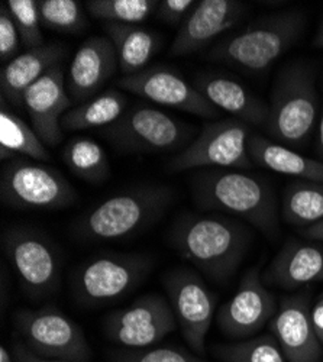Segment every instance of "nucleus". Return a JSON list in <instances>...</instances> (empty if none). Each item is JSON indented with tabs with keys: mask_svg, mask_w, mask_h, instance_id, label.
Segmentation results:
<instances>
[{
	"mask_svg": "<svg viewBox=\"0 0 323 362\" xmlns=\"http://www.w3.org/2000/svg\"><path fill=\"white\" fill-rule=\"evenodd\" d=\"M2 98V110H0V158L9 161L16 156H26L33 160L48 161L49 154L35 134L23 120L15 115Z\"/></svg>",
	"mask_w": 323,
	"mask_h": 362,
	"instance_id": "26",
	"label": "nucleus"
},
{
	"mask_svg": "<svg viewBox=\"0 0 323 362\" xmlns=\"http://www.w3.org/2000/svg\"><path fill=\"white\" fill-rule=\"evenodd\" d=\"M283 218L291 226L305 229L323 219V183L298 180L283 193Z\"/></svg>",
	"mask_w": 323,
	"mask_h": 362,
	"instance_id": "27",
	"label": "nucleus"
},
{
	"mask_svg": "<svg viewBox=\"0 0 323 362\" xmlns=\"http://www.w3.org/2000/svg\"><path fill=\"white\" fill-rule=\"evenodd\" d=\"M117 86L161 106L208 119L219 115V110L193 84L165 66L146 67L136 74L122 76L117 80Z\"/></svg>",
	"mask_w": 323,
	"mask_h": 362,
	"instance_id": "14",
	"label": "nucleus"
},
{
	"mask_svg": "<svg viewBox=\"0 0 323 362\" xmlns=\"http://www.w3.org/2000/svg\"><path fill=\"white\" fill-rule=\"evenodd\" d=\"M4 248L29 297H47L60 286V252L42 232L28 226H13L4 235Z\"/></svg>",
	"mask_w": 323,
	"mask_h": 362,
	"instance_id": "8",
	"label": "nucleus"
},
{
	"mask_svg": "<svg viewBox=\"0 0 323 362\" xmlns=\"http://www.w3.org/2000/svg\"><path fill=\"white\" fill-rule=\"evenodd\" d=\"M112 362H211L179 348L119 349L110 354Z\"/></svg>",
	"mask_w": 323,
	"mask_h": 362,
	"instance_id": "33",
	"label": "nucleus"
},
{
	"mask_svg": "<svg viewBox=\"0 0 323 362\" xmlns=\"http://www.w3.org/2000/svg\"><path fill=\"white\" fill-rule=\"evenodd\" d=\"M12 352H13L16 362H70V361H63V359H49V358L38 356L29 351L22 341L13 344Z\"/></svg>",
	"mask_w": 323,
	"mask_h": 362,
	"instance_id": "36",
	"label": "nucleus"
},
{
	"mask_svg": "<svg viewBox=\"0 0 323 362\" xmlns=\"http://www.w3.org/2000/svg\"><path fill=\"white\" fill-rule=\"evenodd\" d=\"M15 21L20 42L29 49L45 45L41 33V18L35 0H9L6 4Z\"/></svg>",
	"mask_w": 323,
	"mask_h": 362,
	"instance_id": "32",
	"label": "nucleus"
},
{
	"mask_svg": "<svg viewBox=\"0 0 323 362\" xmlns=\"http://www.w3.org/2000/svg\"><path fill=\"white\" fill-rule=\"evenodd\" d=\"M302 236L312 239V240H319V243H323V219L319 221L317 223L307 226L305 229H300Z\"/></svg>",
	"mask_w": 323,
	"mask_h": 362,
	"instance_id": "38",
	"label": "nucleus"
},
{
	"mask_svg": "<svg viewBox=\"0 0 323 362\" xmlns=\"http://www.w3.org/2000/svg\"><path fill=\"white\" fill-rule=\"evenodd\" d=\"M251 240L249 228L218 215H183L170 230L172 248L218 283H225L235 274Z\"/></svg>",
	"mask_w": 323,
	"mask_h": 362,
	"instance_id": "1",
	"label": "nucleus"
},
{
	"mask_svg": "<svg viewBox=\"0 0 323 362\" xmlns=\"http://www.w3.org/2000/svg\"><path fill=\"white\" fill-rule=\"evenodd\" d=\"M249 136L251 127L242 120L209 122L190 145L170 161V171L180 173L204 167L247 170L252 165L248 154Z\"/></svg>",
	"mask_w": 323,
	"mask_h": 362,
	"instance_id": "11",
	"label": "nucleus"
},
{
	"mask_svg": "<svg viewBox=\"0 0 323 362\" xmlns=\"http://www.w3.org/2000/svg\"><path fill=\"white\" fill-rule=\"evenodd\" d=\"M192 193L203 210L238 216L270 239L280 233L276 194L258 177L238 171H201L192 177Z\"/></svg>",
	"mask_w": 323,
	"mask_h": 362,
	"instance_id": "2",
	"label": "nucleus"
},
{
	"mask_svg": "<svg viewBox=\"0 0 323 362\" xmlns=\"http://www.w3.org/2000/svg\"><path fill=\"white\" fill-rule=\"evenodd\" d=\"M153 259L143 254H100L74 273L73 293L84 308L114 303L135 290L150 274Z\"/></svg>",
	"mask_w": 323,
	"mask_h": 362,
	"instance_id": "6",
	"label": "nucleus"
},
{
	"mask_svg": "<svg viewBox=\"0 0 323 362\" xmlns=\"http://www.w3.org/2000/svg\"><path fill=\"white\" fill-rule=\"evenodd\" d=\"M20 37L15 21L6 4L0 6V58L4 63H9L15 58L19 49Z\"/></svg>",
	"mask_w": 323,
	"mask_h": 362,
	"instance_id": "34",
	"label": "nucleus"
},
{
	"mask_svg": "<svg viewBox=\"0 0 323 362\" xmlns=\"http://www.w3.org/2000/svg\"><path fill=\"white\" fill-rule=\"evenodd\" d=\"M316 153L320 157V161H323V109L319 119V127H317V142H316Z\"/></svg>",
	"mask_w": 323,
	"mask_h": 362,
	"instance_id": "39",
	"label": "nucleus"
},
{
	"mask_svg": "<svg viewBox=\"0 0 323 362\" xmlns=\"http://www.w3.org/2000/svg\"><path fill=\"white\" fill-rule=\"evenodd\" d=\"M63 160L69 170L87 183L99 185L110 175V167L105 149L93 139L77 136L67 142Z\"/></svg>",
	"mask_w": 323,
	"mask_h": 362,
	"instance_id": "28",
	"label": "nucleus"
},
{
	"mask_svg": "<svg viewBox=\"0 0 323 362\" xmlns=\"http://www.w3.org/2000/svg\"><path fill=\"white\" fill-rule=\"evenodd\" d=\"M66 74L61 66L52 67L44 77L26 90L23 106L31 117L33 129L47 146L63 141L61 117L71 109Z\"/></svg>",
	"mask_w": 323,
	"mask_h": 362,
	"instance_id": "18",
	"label": "nucleus"
},
{
	"mask_svg": "<svg viewBox=\"0 0 323 362\" xmlns=\"http://www.w3.org/2000/svg\"><path fill=\"white\" fill-rule=\"evenodd\" d=\"M103 327L110 342L125 349H145L171 334L177 327V319L165 297L150 293L110 313Z\"/></svg>",
	"mask_w": 323,
	"mask_h": 362,
	"instance_id": "13",
	"label": "nucleus"
},
{
	"mask_svg": "<svg viewBox=\"0 0 323 362\" xmlns=\"http://www.w3.org/2000/svg\"><path fill=\"white\" fill-rule=\"evenodd\" d=\"M315 74L307 64L295 63L277 76L264 131L271 141L287 148H305L317 122Z\"/></svg>",
	"mask_w": 323,
	"mask_h": 362,
	"instance_id": "5",
	"label": "nucleus"
},
{
	"mask_svg": "<svg viewBox=\"0 0 323 362\" xmlns=\"http://www.w3.org/2000/svg\"><path fill=\"white\" fill-rule=\"evenodd\" d=\"M66 54L67 48L64 45L48 44L16 55L2 70V98L16 107L23 106L26 90L52 67L60 66Z\"/></svg>",
	"mask_w": 323,
	"mask_h": 362,
	"instance_id": "22",
	"label": "nucleus"
},
{
	"mask_svg": "<svg viewBox=\"0 0 323 362\" xmlns=\"http://www.w3.org/2000/svg\"><path fill=\"white\" fill-rule=\"evenodd\" d=\"M197 4L194 0H161L157 4V15L168 25L183 23Z\"/></svg>",
	"mask_w": 323,
	"mask_h": 362,
	"instance_id": "35",
	"label": "nucleus"
},
{
	"mask_svg": "<svg viewBox=\"0 0 323 362\" xmlns=\"http://www.w3.org/2000/svg\"><path fill=\"white\" fill-rule=\"evenodd\" d=\"M0 194L6 206L23 210H58L77 200L74 187L60 171L20 157L4 165Z\"/></svg>",
	"mask_w": 323,
	"mask_h": 362,
	"instance_id": "7",
	"label": "nucleus"
},
{
	"mask_svg": "<svg viewBox=\"0 0 323 362\" xmlns=\"http://www.w3.org/2000/svg\"><path fill=\"white\" fill-rule=\"evenodd\" d=\"M248 154L252 163L262 168L313 183H323V161L305 157L266 136L252 134L248 139Z\"/></svg>",
	"mask_w": 323,
	"mask_h": 362,
	"instance_id": "23",
	"label": "nucleus"
},
{
	"mask_svg": "<svg viewBox=\"0 0 323 362\" xmlns=\"http://www.w3.org/2000/svg\"><path fill=\"white\" fill-rule=\"evenodd\" d=\"M287 362H319L322 344L312 323L310 293L306 288L280 300L276 315L269 323Z\"/></svg>",
	"mask_w": 323,
	"mask_h": 362,
	"instance_id": "16",
	"label": "nucleus"
},
{
	"mask_svg": "<svg viewBox=\"0 0 323 362\" xmlns=\"http://www.w3.org/2000/svg\"><path fill=\"white\" fill-rule=\"evenodd\" d=\"M277 308L276 297L262 283L257 265L247 271L237 293L219 309L216 323L229 338H249L270 323Z\"/></svg>",
	"mask_w": 323,
	"mask_h": 362,
	"instance_id": "15",
	"label": "nucleus"
},
{
	"mask_svg": "<svg viewBox=\"0 0 323 362\" xmlns=\"http://www.w3.org/2000/svg\"><path fill=\"white\" fill-rule=\"evenodd\" d=\"M0 362H16V359L13 356V352L8 351L6 346L0 348Z\"/></svg>",
	"mask_w": 323,
	"mask_h": 362,
	"instance_id": "40",
	"label": "nucleus"
},
{
	"mask_svg": "<svg viewBox=\"0 0 323 362\" xmlns=\"http://www.w3.org/2000/svg\"><path fill=\"white\" fill-rule=\"evenodd\" d=\"M262 283L296 290L323 281V245L290 239L264 271Z\"/></svg>",
	"mask_w": 323,
	"mask_h": 362,
	"instance_id": "20",
	"label": "nucleus"
},
{
	"mask_svg": "<svg viewBox=\"0 0 323 362\" xmlns=\"http://www.w3.org/2000/svg\"><path fill=\"white\" fill-rule=\"evenodd\" d=\"M172 200V189L163 185L139 186L117 193L74 225L76 236L87 243L127 239L157 222Z\"/></svg>",
	"mask_w": 323,
	"mask_h": 362,
	"instance_id": "4",
	"label": "nucleus"
},
{
	"mask_svg": "<svg viewBox=\"0 0 323 362\" xmlns=\"http://www.w3.org/2000/svg\"><path fill=\"white\" fill-rule=\"evenodd\" d=\"M164 287L184 341L197 355H203L215 319L216 294L187 268L170 269L164 276Z\"/></svg>",
	"mask_w": 323,
	"mask_h": 362,
	"instance_id": "12",
	"label": "nucleus"
},
{
	"mask_svg": "<svg viewBox=\"0 0 323 362\" xmlns=\"http://www.w3.org/2000/svg\"><path fill=\"white\" fill-rule=\"evenodd\" d=\"M313 44H315V47H317V48H323V21L320 22V25H319V28H317V33H316V35H315Z\"/></svg>",
	"mask_w": 323,
	"mask_h": 362,
	"instance_id": "41",
	"label": "nucleus"
},
{
	"mask_svg": "<svg viewBox=\"0 0 323 362\" xmlns=\"http://www.w3.org/2000/svg\"><path fill=\"white\" fill-rule=\"evenodd\" d=\"M127 112V98L114 88L71 107L61 117L63 132H76L95 128H107Z\"/></svg>",
	"mask_w": 323,
	"mask_h": 362,
	"instance_id": "25",
	"label": "nucleus"
},
{
	"mask_svg": "<svg viewBox=\"0 0 323 362\" xmlns=\"http://www.w3.org/2000/svg\"><path fill=\"white\" fill-rule=\"evenodd\" d=\"M216 109H222L247 125L264 128L269 119V105L252 95L241 83L229 77L201 73L193 84Z\"/></svg>",
	"mask_w": 323,
	"mask_h": 362,
	"instance_id": "21",
	"label": "nucleus"
},
{
	"mask_svg": "<svg viewBox=\"0 0 323 362\" xmlns=\"http://www.w3.org/2000/svg\"><path fill=\"white\" fill-rule=\"evenodd\" d=\"M41 23L61 34H78L87 26L81 4L76 0H40Z\"/></svg>",
	"mask_w": 323,
	"mask_h": 362,
	"instance_id": "31",
	"label": "nucleus"
},
{
	"mask_svg": "<svg viewBox=\"0 0 323 362\" xmlns=\"http://www.w3.org/2000/svg\"><path fill=\"white\" fill-rule=\"evenodd\" d=\"M312 323L320 344L323 345V294L312 309Z\"/></svg>",
	"mask_w": 323,
	"mask_h": 362,
	"instance_id": "37",
	"label": "nucleus"
},
{
	"mask_svg": "<svg viewBox=\"0 0 323 362\" xmlns=\"http://www.w3.org/2000/svg\"><path fill=\"white\" fill-rule=\"evenodd\" d=\"M305 23L300 11L269 15L213 45L208 58L247 73H264L299 41Z\"/></svg>",
	"mask_w": 323,
	"mask_h": 362,
	"instance_id": "3",
	"label": "nucleus"
},
{
	"mask_svg": "<svg viewBox=\"0 0 323 362\" xmlns=\"http://www.w3.org/2000/svg\"><path fill=\"white\" fill-rule=\"evenodd\" d=\"M213 351L223 362H287L280 344L273 334L219 345L215 346Z\"/></svg>",
	"mask_w": 323,
	"mask_h": 362,
	"instance_id": "29",
	"label": "nucleus"
},
{
	"mask_svg": "<svg viewBox=\"0 0 323 362\" xmlns=\"http://www.w3.org/2000/svg\"><path fill=\"white\" fill-rule=\"evenodd\" d=\"M105 31L116 49L117 62L124 76L145 70L157 52V35L141 25L106 23Z\"/></svg>",
	"mask_w": 323,
	"mask_h": 362,
	"instance_id": "24",
	"label": "nucleus"
},
{
	"mask_svg": "<svg viewBox=\"0 0 323 362\" xmlns=\"http://www.w3.org/2000/svg\"><path fill=\"white\" fill-rule=\"evenodd\" d=\"M248 12L238 0H201L180 25L170 48L171 55L183 57L203 49L237 25Z\"/></svg>",
	"mask_w": 323,
	"mask_h": 362,
	"instance_id": "17",
	"label": "nucleus"
},
{
	"mask_svg": "<svg viewBox=\"0 0 323 362\" xmlns=\"http://www.w3.org/2000/svg\"><path fill=\"white\" fill-rule=\"evenodd\" d=\"M117 67V54L109 38L92 37L84 41L74 54L66 76L71 102L77 106L100 95Z\"/></svg>",
	"mask_w": 323,
	"mask_h": 362,
	"instance_id": "19",
	"label": "nucleus"
},
{
	"mask_svg": "<svg viewBox=\"0 0 323 362\" xmlns=\"http://www.w3.org/2000/svg\"><path fill=\"white\" fill-rule=\"evenodd\" d=\"M155 0H89L86 9L95 19L106 23L139 25L157 9Z\"/></svg>",
	"mask_w": 323,
	"mask_h": 362,
	"instance_id": "30",
	"label": "nucleus"
},
{
	"mask_svg": "<svg viewBox=\"0 0 323 362\" xmlns=\"http://www.w3.org/2000/svg\"><path fill=\"white\" fill-rule=\"evenodd\" d=\"M192 128L160 109L138 105L105 129V138L122 153H164L182 148Z\"/></svg>",
	"mask_w": 323,
	"mask_h": 362,
	"instance_id": "10",
	"label": "nucleus"
},
{
	"mask_svg": "<svg viewBox=\"0 0 323 362\" xmlns=\"http://www.w3.org/2000/svg\"><path fill=\"white\" fill-rule=\"evenodd\" d=\"M15 325L25 346L38 356L70 362H89L92 358L83 329L52 305L19 310Z\"/></svg>",
	"mask_w": 323,
	"mask_h": 362,
	"instance_id": "9",
	"label": "nucleus"
}]
</instances>
